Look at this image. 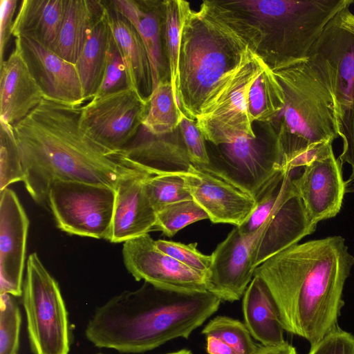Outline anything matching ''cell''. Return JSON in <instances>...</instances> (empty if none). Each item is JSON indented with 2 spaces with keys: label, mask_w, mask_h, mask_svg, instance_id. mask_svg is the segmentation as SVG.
<instances>
[{
  "label": "cell",
  "mask_w": 354,
  "mask_h": 354,
  "mask_svg": "<svg viewBox=\"0 0 354 354\" xmlns=\"http://www.w3.org/2000/svg\"><path fill=\"white\" fill-rule=\"evenodd\" d=\"M307 62L333 99L338 129L354 104V14L338 12L313 46Z\"/></svg>",
  "instance_id": "obj_10"
},
{
  "label": "cell",
  "mask_w": 354,
  "mask_h": 354,
  "mask_svg": "<svg viewBox=\"0 0 354 354\" xmlns=\"http://www.w3.org/2000/svg\"><path fill=\"white\" fill-rule=\"evenodd\" d=\"M15 43L45 98L75 106L84 104L75 64L33 39L19 37Z\"/></svg>",
  "instance_id": "obj_17"
},
{
  "label": "cell",
  "mask_w": 354,
  "mask_h": 354,
  "mask_svg": "<svg viewBox=\"0 0 354 354\" xmlns=\"http://www.w3.org/2000/svg\"><path fill=\"white\" fill-rule=\"evenodd\" d=\"M17 1H0V66L3 64L5 48L12 35Z\"/></svg>",
  "instance_id": "obj_42"
},
{
  "label": "cell",
  "mask_w": 354,
  "mask_h": 354,
  "mask_svg": "<svg viewBox=\"0 0 354 354\" xmlns=\"http://www.w3.org/2000/svg\"><path fill=\"white\" fill-rule=\"evenodd\" d=\"M247 105L252 122L266 123L272 122L284 106L283 91L266 64L250 87Z\"/></svg>",
  "instance_id": "obj_29"
},
{
  "label": "cell",
  "mask_w": 354,
  "mask_h": 354,
  "mask_svg": "<svg viewBox=\"0 0 354 354\" xmlns=\"http://www.w3.org/2000/svg\"><path fill=\"white\" fill-rule=\"evenodd\" d=\"M221 302L208 291L178 292L145 282L97 307L85 335L98 348L143 353L173 339L188 338L217 311Z\"/></svg>",
  "instance_id": "obj_3"
},
{
  "label": "cell",
  "mask_w": 354,
  "mask_h": 354,
  "mask_svg": "<svg viewBox=\"0 0 354 354\" xmlns=\"http://www.w3.org/2000/svg\"><path fill=\"white\" fill-rule=\"evenodd\" d=\"M206 351L209 354H238L230 346L213 336H206Z\"/></svg>",
  "instance_id": "obj_43"
},
{
  "label": "cell",
  "mask_w": 354,
  "mask_h": 354,
  "mask_svg": "<svg viewBox=\"0 0 354 354\" xmlns=\"http://www.w3.org/2000/svg\"><path fill=\"white\" fill-rule=\"evenodd\" d=\"M302 168L293 182L310 222L317 227L319 222L335 216L340 211L346 192L342 163L330 143Z\"/></svg>",
  "instance_id": "obj_15"
},
{
  "label": "cell",
  "mask_w": 354,
  "mask_h": 354,
  "mask_svg": "<svg viewBox=\"0 0 354 354\" xmlns=\"http://www.w3.org/2000/svg\"><path fill=\"white\" fill-rule=\"evenodd\" d=\"M205 219H209L207 214L194 199L181 201L168 205L156 213L153 229L172 237L185 227Z\"/></svg>",
  "instance_id": "obj_34"
},
{
  "label": "cell",
  "mask_w": 354,
  "mask_h": 354,
  "mask_svg": "<svg viewBox=\"0 0 354 354\" xmlns=\"http://www.w3.org/2000/svg\"><path fill=\"white\" fill-rule=\"evenodd\" d=\"M182 113L170 80L160 81L148 100L142 127L153 136L167 135L178 128Z\"/></svg>",
  "instance_id": "obj_30"
},
{
  "label": "cell",
  "mask_w": 354,
  "mask_h": 354,
  "mask_svg": "<svg viewBox=\"0 0 354 354\" xmlns=\"http://www.w3.org/2000/svg\"><path fill=\"white\" fill-rule=\"evenodd\" d=\"M115 190L77 181L54 182L48 206L57 227L70 234L107 239L113 214Z\"/></svg>",
  "instance_id": "obj_12"
},
{
  "label": "cell",
  "mask_w": 354,
  "mask_h": 354,
  "mask_svg": "<svg viewBox=\"0 0 354 354\" xmlns=\"http://www.w3.org/2000/svg\"><path fill=\"white\" fill-rule=\"evenodd\" d=\"M294 171L283 168L277 171L255 196L251 214L237 226L245 236L259 232L252 252L254 269L316 229L295 186Z\"/></svg>",
  "instance_id": "obj_7"
},
{
  "label": "cell",
  "mask_w": 354,
  "mask_h": 354,
  "mask_svg": "<svg viewBox=\"0 0 354 354\" xmlns=\"http://www.w3.org/2000/svg\"><path fill=\"white\" fill-rule=\"evenodd\" d=\"M148 102L131 88L93 98L81 106L80 123L98 145L120 153L138 134Z\"/></svg>",
  "instance_id": "obj_13"
},
{
  "label": "cell",
  "mask_w": 354,
  "mask_h": 354,
  "mask_svg": "<svg viewBox=\"0 0 354 354\" xmlns=\"http://www.w3.org/2000/svg\"><path fill=\"white\" fill-rule=\"evenodd\" d=\"M102 2L66 0L62 24L50 48L63 59L75 64L94 16Z\"/></svg>",
  "instance_id": "obj_28"
},
{
  "label": "cell",
  "mask_w": 354,
  "mask_h": 354,
  "mask_svg": "<svg viewBox=\"0 0 354 354\" xmlns=\"http://www.w3.org/2000/svg\"><path fill=\"white\" fill-rule=\"evenodd\" d=\"M109 3L140 37L149 57L153 88L159 82L170 80L165 43V1L113 0Z\"/></svg>",
  "instance_id": "obj_20"
},
{
  "label": "cell",
  "mask_w": 354,
  "mask_h": 354,
  "mask_svg": "<svg viewBox=\"0 0 354 354\" xmlns=\"http://www.w3.org/2000/svg\"><path fill=\"white\" fill-rule=\"evenodd\" d=\"M244 324L263 346L284 343L285 330L277 303L266 283L254 276L243 298Z\"/></svg>",
  "instance_id": "obj_24"
},
{
  "label": "cell",
  "mask_w": 354,
  "mask_h": 354,
  "mask_svg": "<svg viewBox=\"0 0 354 354\" xmlns=\"http://www.w3.org/2000/svg\"><path fill=\"white\" fill-rule=\"evenodd\" d=\"M202 333L219 339L238 354H256L258 349L245 324L228 317L217 316L211 319Z\"/></svg>",
  "instance_id": "obj_33"
},
{
  "label": "cell",
  "mask_w": 354,
  "mask_h": 354,
  "mask_svg": "<svg viewBox=\"0 0 354 354\" xmlns=\"http://www.w3.org/2000/svg\"><path fill=\"white\" fill-rule=\"evenodd\" d=\"M284 94V106L270 122L282 153V168L307 165L339 137L333 97L307 62L272 70Z\"/></svg>",
  "instance_id": "obj_6"
},
{
  "label": "cell",
  "mask_w": 354,
  "mask_h": 354,
  "mask_svg": "<svg viewBox=\"0 0 354 354\" xmlns=\"http://www.w3.org/2000/svg\"><path fill=\"white\" fill-rule=\"evenodd\" d=\"M185 180L194 201L212 223L239 226L255 207L252 196L196 165Z\"/></svg>",
  "instance_id": "obj_19"
},
{
  "label": "cell",
  "mask_w": 354,
  "mask_h": 354,
  "mask_svg": "<svg viewBox=\"0 0 354 354\" xmlns=\"http://www.w3.org/2000/svg\"><path fill=\"white\" fill-rule=\"evenodd\" d=\"M167 354H192V353L191 351L184 349V350H181L179 351L170 353H167Z\"/></svg>",
  "instance_id": "obj_45"
},
{
  "label": "cell",
  "mask_w": 354,
  "mask_h": 354,
  "mask_svg": "<svg viewBox=\"0 0 354 354\" xmlns=\"http://www.w3.org/2000/svg\"><path fill=\"white\" fill-rule=\"evenodd\" d=\"M339 137L343 142L342 151L339 156L341 162L351 167V174L346 181V192L354 191V104L339 127Z\"/></svg>",
  "instance_id": "obj_41"
},
{
  "label": "cell",
  "mask_w": 354,
  "mask_h": 354,
  "mask_svg": "<svg viewBox=\"0 0 354 354\" xmlns=\"http://www.w3.org/2000/svg\"><path fill=\"white\" fill-rule=\"evenodd\" d=\"M308 354H354V336L337 328L310 346Z\"/></svg>",
  "instance_id": "obj_40"
},
{
  "label": "cell",
  "mask_w": 354,
  "mask_h": 354,
  "mask_svg": "<svg viewBox=\"0 0 354 354\" xmlns=\"http://www.w3.org/2000/svg\"><path fill=\"white\" fill-rule=\"evenodd\" d=\"M127 88H130V85L126 66L119 46L112 34L102 80L93 98Z\"/></svg>",
  "instance_id": "obj_37"
},
{
  "label": "cell",
  "mask_w": 354,
  "mask_h": 354,
  "mask_svg": "<svg viewBox=\"0 0 354 354\" xmlns=\"http://www.w3.org/2000/svg\"><path fill=\"white\" fill-rule=\"evenodd\" d=\"M108 8L111 29L123 57L130 88L148 102L153 87L145 45L133 25L110 5Z\"/></svg>",
  "instance_id": "obj_25"
},
{
  "label": "cell",
  "mask_w": 354,
  "mask_h": 354,
  "mask_svg": "<svg viewBox=\"0 0 354 354\" xmlns=\"http://www.w3.org/2000/svg\"><path fill=\"white\" fill-rule=\"evenodd\" d=\"M98 354H102V353H98Z\"/></svg>",
  "instance_id": "obj_46"
},
{
  "label": "cell",
  "mask_w": 354,
  "mask_h": 354,
  "mask_svg": "<svg viewBox=\"0 0 354 354\" xmlns=\"http://www.w3.org/2000/svg\"><path fill=\"white\" fill-rule=\"evenodd\" d=\"M245 40L215 12L209 1L188 10L181 32L178 102L195 120L225 76L240 64Z\"/></svg>",
  "instance_id": "obj_5"
},
{
  "label": "cell",
  "mask_w": 354,
  "mask_h": 354,
  "mask_svg": "<svg viewBox=\"0 0 354 354\" xmlns=\"http://www.w3.org/2000/svg\"><path fill=\"white\" fill-rule=\"evenodd\" d=\"M178 129L191 162L200 167L209 165V158L205 140L198 128L196 120L183 113Z\"/></svg>",
  "instance_id": "obj_39"
},
{
  "label": "cell",
  "mask_w": 354,
  "mask_h": 354,
  "mask_svg": "<svg viewBox=\"0 0 354 354\" xmlns=\"http://www.w3.org/2000/svg\"><path fill=\"white\" fill-rule=\"evenodd\" d=\"M256 354H297L295 347L285 342L274 346L258 345Z\"/></svg>",
  "instance_id": "obj_44"
},
{
  "label": "cell",
  "mask_w": 354,
  "mask_h": 354,
  "mask_svg": "<svg viewBox=\"0 0 354 354\" xmlns=\"http://www.w3.org/2000/svg\"><path fill=\"white\" fill-rule=\"evenodd\" d=\"M133 141L122 150L131 163L153 175L187 174L194 164L188 157L179 129L165 136H153L142 127Z\"/></svg>",
  "instance_id": "obj_23"
},
{
  "label": "cell",
  "mask_w": 354,
  "mask_h": 354,
  "mask_svg": "<svg viewBox=\"0 0 354 354\" xmlns=\"http://www.w3.org/2000/svg\"><path fill=\"white\" fill-rule=\"evenodd\" d=\"M124 266L136 281L184 292L207 291L205 276L160 251L149 234L124 243Z\"/></svg>",
  "instance_id": "obj_14"
},
{
  "label": "cell",
  "mask_w": 354,
  "mask_h": 354,
  "mask_svg": "<svg viewBox=\"0 0 354 354\" xmlns=\"http://www.w3.org/2000/svg\"><path fill=\"white\" fill-rule=\"evenodd\" d=\"M25 174L13 128L1 124L0 192L10 185L24 181Z\"/></svg>",
  "instance_id": "obj_35"
},
{
  "label": "cell",
  "mask_w": 354,
  "mask_h": 354,
  "mask_svg": "<svg viewBox=\"0 0 354 354\" xmlns=\"http://www.w3.org/2000/svg\"><path fill=\"white\" fill-rule=\"evenodd\" d=\"M29 220L15 192H0V295L20 297Z\"/></svg>",
  "instance_id": "obj_18"
},
{
  "label": "cell",
  "mask_w": 354,
  "mask_h": 354,
  "mask_svg": "<svg viewBox=\"0 0 354 354\" xmlns=\"http://www.w3.org/2000/svg\"><path fill=\"white\" fill-rule=\"evenodd\" d=\"M44 98L39 86L15 46L0 66V123L13 128Z\"/></svg>",
  "instance_id": "obj_22"
},
{
  "label": "cell",
  "mask_w": 354,
  "mask_h": 354,
  "mask_svg": "<svg viewBox=\"0 0 354 354\" xmlns=\"http://www.w3.org/2000/svg\"><path fill=\"white\" fill-rule=\"evenodd\" d=\"M81 106L44 98L26 118L13 125L32 198L48 206V194L56 181H77L115 190L123 179L151 175L93 140L80 123ZM153 176V175H152Z\"/></svg>",
  "instance_id": "obj_1"
},
{
  "label": "cell",
  "mask_w": 354,
  "mask_h": 354,
  "mask_svg": "<svg viewBox=\"0 0 354 354\" xmlns=\"http://www.w3.org/2000/svg\"><path fill=\"white\" fill-rule=\"evenodd\" d=\"M354 257L341 236L294 244L257 267L278 306L286 331L313 346L338 327Z\"/></svg>",
  "instance_id": "obj_2"
},
{
  "label": "cell",
  "mask_w": 354,
  "mask_h": 354,
  "mask_svg": "<svg viewBox=\"0 0 354 354\" xmlns=\"http://www.w3.org/2000/svg\"><path fill=\"white\" fill-rule=\"evenodd\" d=\"M259 233L245 236L235 226L210 255L206 290L221 301L233 302L243 296L254 277L252 252Z\"/></svg>",
  "instance_id": "obj_16"
},
{
  "label": "cell",
  "mask_w": 354,
  "mask_h": 354,
  "mask_svg": "<svg viewBox=\"0 0 354 354\" xmlns=\"http://www.w3.org/2000/svg\"><path fill=\"white\" fill-rule=\"evenodd\" d=\"M66 0H24L15 17L12 35L26 37L50 48L64 17Z\"/></svg>",
  "instance_id": "obj_27"
},
{
  "label": "cell",
  "mask_w": 354,
  "mask_h": 354,
  "mask_svg": "<svg viewBox=\"0 0 354 354\" xmlns=\"http://www.w3.org/2000/svg\"><path fill=\"white\" fill-rule=\"evenodd\" d=\"M214 147L216 152L208 153L209 164L198 167L254 198L282 169L279 142L271 124L266 136H243L230 143Z\"/></svg>",
  "instance_id": "obj_11"
},
{
  "label": "cell",
  "mask_w": 354,
  "mask_h": 354,
  "mask_svg": "<svg viewBox=\"0 0 354 354\" xmlns=\"http://www.w3.org/2000/svg\"><path fill=\"white\" fill-rule=\"evenodd\" d=\"M111 37L109 8L103 1L94 16L75 63L85 102L93 97L101 84Z\"/></svg>",
  "instance_id": "obj_26"
},
{
  "label": "cell",
  "mask_w": 354,
  "mask_h": 354,
  "mask_svg": "<svg viewBox=\"0 0 354 354\" xmlns=\"http://www.w3.org/2000/svg\"><path fill=\"white\" fill-rule=\"evenodd\" d=\"M22 301L34 354H68V312L59 285L37 253L29 255Z\"/></svg>",
  "instance_id": "obj_8"
},
{
  "label": "cell",
  "mask_w": 354,
  "mask_h": 354,
  "mask_svg": "<svg viewBox=\"0 0 354 354\" xmlns=\"http://www.w3.org/2000/svg\"><path fill=\"white\" fill-rule=\"evenodd\" d=\"M186 174H160L145 180L146 193L156 213L171 203L193 199L186 184Z\"/></svg>",
  "instance_id": "obj_32"
},
{
  "label": "cell",
  "mask_w": 354,
  "mask_h": 354,
  "mask_svg": "<svg viewBox=\"0 0 354 354\" xmlns=\"http://www.w3.org/2000/svg\"><path fill=\"white\" fill-rule=\"evenodd\" d=\"M165 51L169 65L170 82L174 93L178 100L179 82L178 66L181 32L185 18L191 7L189 2L183 0H165Z\"/></svg>",
  "instance_id": "obj_31"
},
{
  "label": "cell",
  "mask_w": 354,
  "mask_h": 354,
  "mask_svg": "<svg viewBox=\"0 0 354 354\" xmlns=\"http://www.w3.org/2000/svg\"><path fill=\"white\" fill-rule=\"evenodd\" d=\"M0 354H17L21 316L10 294L0 295Z\"/></svg>",
  "instance_id": "obj_36"
},
{
  "label": "cell",
  "mask_w": 354,
  "mask_h": 354,
  "mask_svg": "<svg viewBox=\"0 0 354 354\" xmlns=\"http://www.w3.org/2000/svg\"><path fill=\"white\" fill-rule=\"evenodd\" d=\"M152 175L120 180L115 198L109 234L111 243H124L153 230L156 212L145 188V180Z\"/></svg>",
  "instance_id": "obj_21"
},
{
  "label": "cell",
  "mask_w": 354,
  "mask_h": 354,
  "mask_svg": "<svg viewBox=\"0 0 354 354\" xmlns=\"http://www.w3.org/2000/svg\"><path fill=\"white\" fill-rule=\"evenodd\" d=\"M272 70L308 61L328 21L353 0L209 1Z\"/></svg>",
  "instance_id": "obj_4"
},
{
  "label": "cell",
  "mask_w": 354,
  "mask_h": 354,
  "mask_svg": "<svg viewBox=\"0 0 354 354\" xmlns=\"http://www.w3.org/2000/svg\"><path fill=\"white\" fill-rule=\"evenodd\" d=\"M265 64L248 47L239 65L225 76L196 119L206 141L218 146L243 136L256 138L248 111V95Z\"/></svg>",
  "instance_id": "obj_9"
},
{
  "label": "cell",
  "mask_w": 354,
  "mask_h": 354,
  "mask_svg": "<svg viewBox=\"0 0 354 354\" xmlns=\"http://www.w3.org/2000/svg\"><path fill=\"white\" fill-rule=\"evenodd\" d=\"M156 245L165 254L205 277L209 271L212 262L211 256L200 252L196 248V243L184 244L159 239L156 241Z\"/></svg>",
  "instance_id": "obj_38"
}]
</instances>
